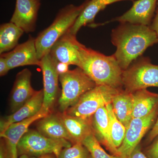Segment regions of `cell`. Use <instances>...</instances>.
<instances>
[{
    "mask_svg": "<svg viewBox=\"0 0 158 158\" xmlns=\"http://www.w3.org/2000/svg\"><path fill=\"white\" fill-rule=\"evenodd\" d=\"M111 37L116 48L113 56L123 71L148 48L158 44L155 32L149 27L129 23H120L112 30Z\"/></svg>",
    "mask_w": 158,
    "mask_h": 158,
    "instance_id": "obj_1",
    "label": "cell"
},
{
    "mask_svg": "<svg viewBox=\"0 0 158 158\" xmlns=\"http://www.w3.org/2000/svg\"><path fill=\"white\" fill-rule=\"evenodd\" d=\"M77 67L84 71L96 85L121 89L123 70L113 55L107 56L81 44Z\"/></svg>",
    "mask_w": 158,
    "mask_h": 158,
    "instance_id": "obj_2",
    "label": "cell"
},
{
    "mask_svg": "<svg viewBox=\"0 0 158 158\" xmlns=\"http://www.w3.org/2000/svg\"><path fill=\"white\" fill-rule=\"evenodd\" d=\"M69 5L60 10L53 22L35 38L37 57L40 60L49 53L53 45L73 25L86 5Z\"/></svg>",
    "mask_w": 158,
    "mask_h": 158,
    "instance_id": "obj_3",
    "label": "cell"
},
{
    "mask_svg": "<svg viewBox=\"0 0 158 158\" xmlns=\"http://www.w3.org/2000/svg\"><path fill=\"white\" fill-rule=\"evenodd\" d=\"M59 80L62 87L59 101V109L62 113L76 103L84 94L96 86L79 67L59 75Z\"/></svg>",
    "mask_w": 158,
    "mask_h": 158,
    "instance_id": "obj_4",
    "label": "cell"
},
{
    "mask_svg": "<svg viewBox=\"0 0 158 158\" xmlns=\"http://www.w3.org/2000/svg\"><path fill=\"white\" fill-rule=\"evenodd\" d=\"M122 80L125 90L132 93L148 87L158 88V65L152 64L148 57L141 56L123 71Z\"/></svg>",
    "mask_w": 158,
    "mask_h": 158,
    "instance_id": "obj_5",
    "label": "cell"
},
{
    "mask_svg": "<svg viewBox=\"0 0 158 158\" xmlns=\"http://www.w3.org/2000/svg\"><path fill=\"white\" fill-rule=\"evenodd\" d=\"M119 90L105 85H96L84 94L76 103L65 113L75 117L92 118L100 108L111 103L113 97Z\"/></svg>",
    "mask_w": 158,
    "mask_h": 158,
    "instance_id": "obj_6",
    "label": "cell"
},
{
    "mask_svg": "<svg viewBox=\"0 0 158 158\" xmlns=\"http://www.w3.org/2000/svg\"><path fill=\"white\" fill-rule=\"evenodd\" d=\"M71 146L67 140L48 138L38 131L29 130L18 144V155L41 156L53 154L58 158L62 149Z\"/></svg>",
    "mask_w": 158,
    "mask_h": 158,
    "instance_id": "obj_7",
    "label": "cell"
},
{
    "mask_svg": "<svg viewBox=\"0 0 158 158\" xmlns=\"http://www.w3.org/2000/svg\"><path fill=\"white\" fill-rule=\"evenodd\" d=\"M158 114V106L148 116L132 119L126 128L124 140L120 147L117 148L120 157H129L143 136L155 123Z\"/></svg>",
    "mask_w": 158,
    "mask_h": 158,
    "instance_id": "obj_8",
    "label": "cell"
},
{
    "mask_svg": "<svg viewBox=\"0 0 158 158\" xmlns=\"http://www.w3.org/2000/svg\"><path fill=\"white\" fill-rule=\"evenodd\" d=\"M57 61L48 53L40 60L43 80L44 101L42 109L48 112L53 106L59 91V74Z\"/></svg>",
    "mask_w": 158,
    "mask_h": 158,
    "instance_id": "obj_9",
    "label": "cell"
},
{
    "mask_svg": "<svg viewBox=\"0 0 158 158\" xmlns=\"http://www.w3.org/2000/svg\"><path fill=\"white\" fill-rule=\"evenodd\" d=\"M6 59L10 70L25 65L40 66V60L37 57L35 38L30 36L26 42L18 44L9 52L1 54Z\"/></svg>",
    "mask_w": 158,
    "mask_h": 158,
    "instance_id": "obj_10",
    "label": "cell"
},
{
    "mask_svg": "<svg viewBox=\"0 0 158 158\" xmlns=\"http://www.w3.org/2000/svg\"><path fill=\"white\" fill-rule=\"evenodd\" d=\"M81 44L76 36L68 31L55 43L49 54L57 62L77 66Z\"/></svg>",
    "mask_w": 158,
    "mask_h": 158,
    "instance_id": "obj_11",
    "label": "cell"
},
{
    "mask_svg": "<svg viewBox=\"0 0 158 158\" xmlns=\"http://www.w3.org/2000/svg\"><path fill=\"white\" fill-rule=\"evenodd\" d=\"M157 2V0H136L129 10L112 21L149 27L153 19Z\"/></svg>",
    "mask_w": 158,
    "mask_h": 158,
    "instance_id": "obj_12",
    "label": "cell"
},
{
    "mask_svg": "<svg viewBox=\"0 0 158 158\" xmlns=\"http://www.w3.org/2000/svg\"><path fill=\"white\" fill-rule=\"evenodd\" d=\"M51 113V112L45 111L41 108L39 113L35 116L12 123L4 133L1 134V137L4 138L6 141L10 158H18V144L23 136L29 131L30 125Z\"/></svg>",
    "mask_w": 158,
    "mask_h": 158,
    "instance_id": "obj_13",
    "label": "cell"
},
{
    "mask_svg": "<svg viewBox=\"0 0 158 158\" xmlns=\"http://www.w3.org/2000/svg\"><path fill=\"white\" fill-rule=\"evenodd\" d=\"M40 5L38 0H16L15 10L10 22L26 33L34 32Z\"/></svg>",
    "mask_w": 158,
    "mask_h": 158,
    "instance_id": "obj_14",
    "label": "cell"
},
{
    "mask_svg": "<svg viewBox=\"0 0 158 158\" xmlns=\"http://www.w3.org/2000/svg\"><path fill=\"white\" fill-rule=\"evenodd\" d=\"M32 73L28 69H24L17 73L11 91L10 108L14 113L21 107L36 93L31 84Z\"/></svg>",
    "mask_w": 158,
    "mask_h": 158,
    "instance_id": "obj_15",
    "label": "cell"
},
{
    "mask_svg": "<svg viewBox=\"0 0 158 158\" xmlns=\"http://www.w3.org/2000/svg\"><path fill=\"white\" fill-rule=\"evenodd\" d=\"M43 101V90L36 91L34 96L21 107L1 120V134L4 133L12 123L23 121L36 115L41 110Z\"/></svg>",
    "mask_w": 158,
    "mask_h": 158,
    "instance_id": "obj_16",
    "label": "cell"
},
{
    "mask_svg": "<svg viewBox=\"0 0 158 158\" xmlns=\"http://www.w3.org/2000/svg\"><path fill=\"white\" fill-rule=\"evenodd\" d=\"M58 115L67 130L73 144L82 143L86 137L94 133L92 118L75 117L69 115L65 112L58 113Z\"/></svg>",
    "mask_w": 158,
    "mask_h": 158,
    "instance_id": "obj_17",
    "label": "cell"
},
{
    "mask_svg": "<svg viewBox=\"0 0 158 158\" xmlns=\"http://www.w3.org/2000/svg\"><path fill=\"white\" fill-rule=\"evenodd\" d=\"M94 133L97 139L107 148L113 155L118 156V149L111 138L109 118L106 106L100 108L92 117Z\"/></svg>",
    "mask_w": 158,
    "mask_h": 158,
    "instance_id": "obj_18",
    "label": "cell"
},
{
    "mask_svg": "<svg viewBox=\"0 0 158 158\" xmlns=\"http://www.w3.org/2000/svg\"><path fill=\"white\" fill-rule=\"evenodd\" d=\"M123 1L134 0H87L84 9L69 32L76 36L82 27L93 23L97 15L108 5Z\"/></svg>",
    "mask_w": 158,
    "mask_h": 158,
    "instance_id": "obj_19",
    "label": "cell"
},
{
    "mask_svg": "<svg viewBox=\"0 0 158 158\" xmlns=\"http://www.w3.org/2000/svg\"><path fill=\"white\" fill-rule=\"evenodd\" d=\"M132 118L145 117L158 106V94L146 89L133 92Z\"/></svg>",
    "mask_w": 158,
    "mask_h": 158,
    "instance_id": "obj_20",
    "label": "cell"
},
{
    "mask_svg": "<svg viewBox=\"0 0 158 158\" xmlns=\"http://www.w3.org/2000/svg\"><path fill=\"white\" fill-rule=\"evenodd\" d=\"M133 94L120 89L113 97L111 104L113 112L126 128L132 119Z\"/></svg>",
    "mask_w": 158,
    "mask_h": 158,
    "instance_id": "obj_21",
    "label": "cell"
},
{
    "mask_svg": "<svg viewBox=\"0 0 158 158\" xmlns=\"http://www.w3.org/2000/svg\"><path fill=\"white\" fill-rule=\"evenodd\" d=\"M38 131L48 138L56 139H64L72 142L62 120L58 114H50L38 122Z\"/></svg>",
    "mask_w": 158,
    "mask_h": 158,
    "instance_id": "obj_22",
    "label": "cell"
},
{
    "mask_svg": "<svg viewBox=\"0 0 158 158\" xmlns=\"http://www.w3.org/2000/svg\"><path fill=\"white\" fill-rule=\"evenodd\" d=\"M24 31L13 23H6L0 27V54L8 52L18 45Z\"/></svg>",
    "mask_w": 158,
    "mask_h": 158,
    "instance_id": "obj_23",
    "label": "cell"
},
{
    "mask_svg": "<svg viewBox=\"0 0 158 158\" xmlns=\"http://www.w3.org/2000/svg\"><path fill=\"white\" fill-rule=\"evenodd\" d=\"M106 108L109 116L111 138L114 145L118 148L124 140L126 128L116 117L111 103L107 105Z\"/></svg>",
    "mask_w": 158,
    "mask_h": 158,
    "instance_id": "obj_24",
    "label": "cell"
},
{
    "mask_svg": "<svg viewBox=\"0 0 158 158\" xmlns=\"http://www.w3.org/2000/svg\"><path fill=\"white\" fill-rule=\"evenodd\" d=\"M82 143L90 153L92 158H121L118 156L110 155L106 152L101 146L94 133L86 137Z\"/></svg>",
    "mask_w": 158,
    "mask_h": 158,
    "instance_id": "obj_25",
    "label": "cell"
},
{
    "mask_svg": "<svg viewBox=\"0 0 158 158\" xmlns=\"http://www.w3.org/2000/svg\"><path fill=\"white\" fill-rule=\"evenodd\" d=\"M88 152L82 143H76L62 149L58 158H88Z\"/></svg>",
    "mask_w": 158,
    "mask_h": 158,
    "instance_id": "obj_26",
    "label": "cell"
},
{
    "mask_svg": "<svg viewBox=\"0 0 158 158\" xmlns=\"http://www.w3.org/2000/svg\"><path fill=\"white\" fill-rule=\"evenodd\" d=\"M147 155L148 158H158V138L150 146Z\"/></svg>",
    "mask_w": 158,
    "mask_h": 158,
    "instance_id": "obj_27",
    "label": "cell"
},
{
    "mask_svg": "<svg viewBox=\"0 0 158 158\" xmlns=\"http://www.w3.org/2000/svg\"><path fill=\"white\" fill-rule=\"evenodd\" d=\"M10 69L8 67L6 59L3 57H0V76L1 77L6 75Z\"/></svg>",
    "mask_w": 158,
    "mask_h": 158,
    "instance_id": "obj_28",
    "label": "cell"
},
{
    "mask_svg": "<svg viewBox=\"0 0 158 158\" xmlns=\"http://www.w3.org/2000/svg\"><path fill=\"white\" fill-rule=\"evenodd\" d=\"M157 136H158V114L156 120L151 131L150 132L148 140V141L150 142Z\"/></svg>",
    "mask_w": 158,
    "mask_h": 158,
    "instance_id": "obj_29",
    "label": "cell"
},
{
    "mask_svg": "<svg viewBox=\"0 0 158 158\" xmlns=\"http://www.w3.org/2000/svg\"><path fill=\"white\" fill-rule=\"evenodd\" d=\"M128 158H148L141 152V148L138 145L133 150Z\"/></svg>",
    "mask_w": 158,
    "mask_h": 158,
    "instance_id": "obj_30",
    "label": "cell"
},
{
    "mask_svg": "<svg viewBox=\"0 0 158 158\" xmlns=\"http://www.w3.org/2000/svg\"><path fill=\"white\" fill-rule=\"evenodd\" d=\"M152 31L155 32L158 39V8L156 11V14L152 21L151 24L149 26Z\"/></svg>",
    "mask_w": 158,
    "mask_h": 158,
    "instance_id": "obj_31",
    "label": "cell"
},
{
    "mask_svg": "<svg viewBox=\"0 0 158 158\" xmlns=\"http://www.w3.org/2000/svg\"><path fill=\"white\" fill-rule=\"evenodd\" d=\"M68 64L66 63H62V62H57L56 64V69L59 75L65 73L68 71Z\"/></svg>",
    "mask_w": 158,
    "mask_h": 158,
    "instance_id": "obj_32",
    "label": "cell"
},
{
    "mask_svg": "<svg viewBox=\"0 0 158 158\" xmlns=\"http://www.w3.org/2000/svg\"><path fill=\"white\" fill-rule=\"evenodd\" d=\"M42 156H40L39 157H29L28 156H27L26 155H22L19 158H42Z\"/></svg>",
    "mask_w": 158,
    "mask_h": 158,
    "instance_id": "obj_33",
    "label": "cell"
},
{
    "mask_svg": "<svg viewBox=\"0 0 158 158\" xmlns=\"http://www.w3.org/2000/svg\"><path fill=\"white\" fill-rule=\"evenodd\" d=\"M42 158H54L53 156L50 155V154L46 155L43 156Z\"/></svg>",
    "mask_w": 158,
    "mask_h": 158,
    "instance_id": "obj_34",
    "label": "cell"
},
{
    "mask_svg": "<svg viewBox=\"0 0 158 158\" xmlns=\"http://www.w3.org/2000/svg\"><path fill=\"white\" fill-rule=\"evenodd\" d=\"M88 158H92V157H91V156H90V157H89Z\"/></svg>",
    "mask_w": 158,
    "mask_h": 158,
    "instance_id": "obj_35",
    "label": "cell"
},
{
    "mask_svg": "<svg viewBox=\"0 0 158 158\" xmlns=\"http://www.w3.org/2000/svg\"><path fill=\"white\" fill-rule=\"evenodd\" d=\"M157 5L158 6V0H157Z\"/></svg>",
    "mask_w": 158,
    "mask_h": 158,
    "instance_id": "obj_36",
    "label": "cell"
},
{
    "mask_svg": "<svg viewBox=\"0 0 158 158\" xmlns=\"http://www.w3.org/2000/svg\"><path fill=\"white\" fill-rule=\"evenodd\" d=\"M38 1H40V0H38Z\"/></svg>",
    "mask_w": 158,
    "mask_h": 158,
    "instance_id": "obj_37",
    "label": "cell"
}]
</instances>
